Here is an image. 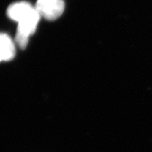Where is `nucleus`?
Returning a JSON list of instances; mask_svg holds the SVG:
<instances>
[{"mask_svg": "<svg viewBox=\"0 0 152 152\" xmlns=\"http://www.w3.org/2000/svg\"><path fill=\"white\" fill-rule=\"evenodd\" d=\"M34 7L41 17L53 21L62 15L65 3L64 0H37Z\"/></svg>", "mask_w": 152, "mask_h": 152, "instance_id": "2", "label": "nucleus"}, {"mask_svg": "<svg viewBox=\"0 0 152 152\" xmlns=\"http://www.w3.org/2000/svg\"><path fill=\"white\" fill-rule=\"evenodd\" d=\"M8 17L18 23L41 19V16L34 6L26 1H19L11 4L7 10Z\"/></svg>", "mask_w": 152, "mask_h": 152, "instance_id": "1", "label": "nucleus"}, {"mask_svg": "<svg viewBox=\"0 0 152 152\" xmlns=\"http://www.w3.org/2000/svg\"><path fill=\"white\" fill-rule=\"evenodd\" d=\"M15 55V46L8 35L0 33V61H9Z\"/></svg>", "mask_w": 152, "mask_h": 152, "instance_id": "3", "label": "nucleus"}]
</instances>
